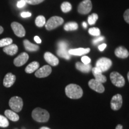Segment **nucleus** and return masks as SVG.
Wrapping results in <instances>:
<instances>
[{
    "label": "nucleus",
    "mask_w": 129,
    "mask_h": 129,
    "mask_svg": "<svg viewBox=\"0 0 129 129\" xmlns=\"http://www.w3.org/2000/svg\"><path fill=\"white\" fill-rule=\"evenodd\" d=\"M110 78L112 84L118 87H122L125 84V79L117 72H112L110 74Z\"/></svg>",
    "instance_id": "nucleus-6"
},
{
    "label": "nucleus",
    "mask_w": 129,
    "mask_h": 129,
    "mask_svg": "<svg viewBox=\"0 0 129 129\" xmlns=\"http://www.w3.org/2000/svg\"><path fill=\"white\" fill-rule=\"evenodd\" d=\"M16 81V76L12 73L6 74L3 81V84L6 87H10L14 84Z\"/></svg>",
    "instance_id": "nucleus-14"
},
{
    "label": "nucleus",
    "mask_w": 129,
    "mask_h": 129,
    "mask_svg": "<svg viewBox=\"0 0 129 129\" xmlns=\"http://www.w3.org/2000/svg\"><path fill=\"white\" fill-rule=\"evenodd\" d=\"M83 27L84 28H86L87 27V24L86 23H85V22H84L83 23Z\"/></svg>",
    "instance_id": "nucleus-41"
},
{
    "label": "nucleus",
    "mask_w": 129,
    "mask_h": 129,
    "mask_svg": "<svg viewBox=\"0 0 129 129\" xmlns=\"http://www.w3.org/2000/svg\"><path fill=\"white\" fill-rule=\"evenodd\" d=\"M11 26L14 33L15 34L16 36L19 37H23L26 34L25 29L24 27L18 22H14L11 24Z\"/></svg>",
    "instance_id": "nucleus-9"
},
{
    "label": "nucleus",
    "mask_w": 129,
    "mask_h": 129,
    "mask_svg": "<svg viewBox=\"0 0 129 129\" xmlns=\"http://www.w3.org/2000/svg\"><path fill=\"white\" fill-rule=\"evenodd\" d=\"M123 16H124V20L127 22V23L129 24V9H127L125 11Z\"/></svg>",
    "instance_id": "nucleus-34"
},
{
    "label": "nucleus",
    "mask_w": 129,
    "mask_h": 129,
    "mask_svg": "<svg viewBox=\"0 0 129 129\" xmlns=\"http://www.w3.org/2000/svg\"><path fill=\"white\" fill-rule=\"evenodd\" d=\"M115 129H122V125L121 124H118L116 127Z\"/></svg>",
    "instance_id": "nucleus-40"
},
{
    "label": "nucleus",
    "mask_w": 129,
    "mask_h": 129,
    "mask_svg": "<svg viewBox=\"0 0 129 129\" xmlns=\"http://www.w3.org/2000/svg\"><path fill=\"white\" fill-rule=\"evenodd\" d=\"M115 54L118 57L121 58V59H125V58L128 57L129 53L126 48L124 47L120 46L115 49Z\"/></svg>",
    "instance_id": "nucleus-16"
},
{
    "label": "nucleus",
    "mask_w": 129,
    "mask_h": 129,
    "mask_svg": "<svg viewBox=\"0 0 129 129\" xmlns=\"http://www.w3.org/2000/svg\"><path fill=\"white\" fill-rule=\"evenodd\" d=\"M3 51L9 55L13 56L17 53L18 51V47H17V45L12 44L9 46L4 47V48H3Z\"/></svg>",
    "instance_id": "nucleus-19"
},
{
    "label": "nucleus",
    "mask_w": 129,
    "mask_h": 129,
    "mask_svg": "<svg viewBox=\"0 0 129 129\" xmlns=\"http://www.w3.org/2000/svg\"><path fill=\"white\" fill-rule=\"evenodd\" d=\"M40 129H50V128L47 127H42L41 128H40Z\"/></svg>",
    "instance_id": "nucleus-43"
},
{
    "label": "nucleus",
    "mask_w": 129,
    "mask_h": 129,
    "mask_svg": "<svg viewBox=\"0 0 129 129\" xmlns=\"http://www.w3.org/2000/svg\"><path fill=\"white\" fill-rule=\"evenodd\" d=\"M23 103L22 99L20 97H12L9 101V106L11 109L15 112H19L23 108Z\"/></svg>",
    "instance_id": "nucleus-4"
},
{
    "label": "nucleus",
    "mask_w": 129,
    "mask_h": 129,
    "mask_svg": "<svg viewBox=\"0 0 129 129\" xmlns=\"http://www.w3.org/2000/svg\"><path fill=\"white\" fill-rule=\"evenodd\" d=\"M75 67L76 68L80 71L84 72V73H88L91 70L92 68H91V64H84L82 62H77L75 64Z\"/></svg>",
    "instance_id": "nucleus-18"
},
{
    "label": "nucleus",
    "mask_w": 129,
    "mask_h": 129,
    "mask_svg": "<svg viewBox=\"0 0 129 129\" xmlns=\"http://www.w3.org/2000/svg\"><path fill=\"white\" fill-rule=\"evenodd\" d=\"M57 54L59 57L64 58V59H70L71 54H69L67 49H63V48H58L57 50Z\"/></svg>",
    "instance_id": "nucleus-23"
},
{
    "label": "nucleus",
    "mask_w": 129,
    "mask_h": 129,
    "mask_svg": "<svg viewBox=\"0 0 129 129\" xmlns=\"http://www.w3.org/2000/svg\"><path fill=\"white\" fill-rule=\"evenodd\" d=\"M3 31H4V29H3L2 26H0V34H1L3 32Z\"/></svg>",
    "instance_id": "nucleus-42"
},
{
    "label": "nucleus",
    "mask_w": 129,
    "mask_h": 129,
    "mask_svg": "<svg viewBox=\"0 0 129 129\" xmlns=\"http://www.w3.org/2000/svg\"><path fill=\"white\" fill-rule=\"evenodd\" d=\"M21 16L23 18H26V17H29L31 16V13L30 12H22L21 13Z\"/></svg>",
    "instance_id": "nucleus-37"
},
{
    "label": "nucleus",
    "mask_w": 129,
    "mask_h": 129,
    "mask_svg": "<svg viewBox=\"0 0 129 129\" xmlns=\"http://www.w3.org/2000/svg\"><path fill=\"white\" fill-rule=\"evenodd\" d=\"M13 43V40L10 38H3V39L0 40V47H6L9 45L12 44Z\"/></svg>",
    "instance_id": "nucleus-27"
},
{
    "label": "nucleus",
    "mask_w": 129,
    "mask_h": 129,
    "mask_svg": "<svg viewBox=\"0 0 129 129\" xmlns=\"http://www.w3.org/2000/svg\"><path fill=\"white\" fill-rule=\"evenodd\" d=\"M58 48H63V49H68V44L67 42L64 41H59L57 44Z\"/></svg>",
    "instance_id": "nucleus-31"
},
{
    "label": "nucleus",
    "mask_w": 129,
    "mask_h": 129,
    "mask_svg": "<svg viewBox=\"0 0 129 129\" xmlns=\"http://www.w3.org/2000/svg\"><path fill=\"white\" fill-rule=\"evenodd\" d=\"M44 0H25L26 3L30 5H37L39 4L42 2H43Z\"/></svg>",
    "instance_id": "nucleus-32"
},
{
    "label": "nucleus",
    "mask_w": 129,
    "mask_h": 129,
    "mask_svg": "<svg viewBox=\"0 0 129 129\" xmlns=\"http://www.w3.org/2000/svg\"><path fill=\"white\" fill-rule=\"evenodd\" d=\"M32 117L35 121L39 122H46L48 121L50 118V114L45 109L40 108H37L32 112Z\"/></svg>",
    "instance_id": "nucleus-2"
},
{
    "label": "nucleus",
    "mask_w": 129,
    "mask_h": 129,
    "mask_svg": "<svg viewBox=\"0 0 129 129\" xmlns=\"http://www.w3.org/2000/svg\"><path fill=\"white\" fill-rule=\"evenodd\" d=\"M78 28V25L76 22H68L64 25V29L67 31H71V30H77Z\"/></svg>",
    "instance_id": "nucleus-24"
},
{
    "label": "nucleus",
    "mask_w": 129,
    "mask_h": 129,
    "mask_svg": "<svg viewBox=\"0 0 129 129\" xmlns=\"http://www.w3.org/2000/svg\"><path fill=\"white\" fill-rule=\"evenodd\" d=\"M63 22V19H62L61 17L53 16L48 19L47 22L46 23L45 26H46L47 30H51L62 25Z\"/></svg>",
    "instance_id": "nucleus-3"
},
{
    "label": "nucleus",
    "mask_w": 129,
    "mask_h": 129,
    "mask_svg": "<svg viewBox=\"0 0 129 129\" xmlns=\"http://www.w3.org/2000/svg\"><path fill=\"white\" fill-rule=\"evenodd\" d=\"M88 33L93 36H99L101 34V30L98 28H91L88 29Z\"/></svg>",
    "instance_id": "nucleus-30"
},
{
    "label": "nucleus",
    "mask_w": 129,
    "mask_h": 129,
    "mask_svg": "<svg viewBox=\"0 0 129 129\" xmlns=\"http://www.w3.org/2000/svg\"><path fill=\"white\" fill-rule=\"evenodd\" d=\"M44 57L45 60L48 64H50L51 66H53V67L57 66L59 63V59H57V57H56L54 54H53L50 52L45 53Z\"/></svg>",
    "instance_id": "nucleus-13"
},
{
    "label": "nucleus",
    "mask_w": 129,
    "mask_h": 129,
    "mask_svg": "<svg viewBox=\"0 0 129 129\" xmlns=\"http://www.w3.org/2000/svg\"><path fill=\"white\" fill-rule=\"evenodd\" d=\"M104 40V37H99L98 38H96L95 39L93 40V43L94 44H98V43H99L100 41H103Z\"/></svg>",
    "instance_id": "nucleus-36"
},
{
    "label": "nucleus",
    "mask_w": 129,
    "mask_h": 129,
    "mask_svg": "<svg viewBox=\"0 0 129 129\" xmlns=\"http://www.w3.org/2000/svg\"><path fill=\"white\" fill-rule=\"evenodd\" d=\"M88 85H89L90 88L94 90L98 93H104L105 91L104 86L103 85L102 83L96 80L95 79L90 80L88 82Z\"/></svg>",
    "instance_id": "nucleus-11"
},
{
    "label": "nucleus",
    "mask_w": 129,
    "mask_h": 129,
    "mask_svg": "<svg viewBox=\"0 0 129 129\" xmlns=\"http://www.w3.org/2000/svg\"><path fill=\"white\" fill-rule=\"evenodd\" d=\"M34 40L37 43H38V44H41V40L39 38V37L35 36L34 37Z\"/></svg>",
    "instance_id": "nucleus-39"
},
{
    "label": "nucleus",
    "mask_w": 129,
    "mask_h": 129,
    "mask_svg": "<svg viewBox=\"0 0 129 129\" xmlns=\"http://www.w3.org/2000/svg\"><path fill=\"white\" fill-rule=\"evenodd\" d=\"M112 64L111 59L106 57H101L97 60L96 67L98 68L100 71L104 72L108 71L110 68Z\"/></svg>",
    "instance_id": "nucleus-5"
},
{
    "label": "nucleus",
    "mask_w": 129,
    "mask_h": 129,
    "mask_svg": "<svg viewBox=\"0 0 129 129\" xmlns=\"http://www.w3.org/2000/svg\"><path fill=\"white\" fill-rule=\"evenodd\" d=\"M4 114L7 118H9L13 121H17L19 120V116L13 111L7 109L5 111Z\"/></svg>",
    "instance_id": "nucleus-22"
},
{
    "label": "nucleus",
    "mask_w": 129,
    "mask_h": 129,
    "mask_svg": "<svg viewBox=\"0 0 129 129\" xmlns=\"http://www.w3.org/2000/svg\"><path fill=\"white\" fill-rule=\"evenodd\" d=\"M26 4V3L25 0H20V1L17 2V6L19 8H23V7H25Z\"/></svg>",
    "instance_id": "nucleus-35"
},
{
    "label": "nucleus",
    "mask_w": 129,
    "mask_h": 129,
    "mask_svg": "<svg viewBox=\"0 0 129 129\" xmlns=\"http://www.w3.org/2000/svg\"><path fill=\"white\" fill-rule=\"evenodd\" d=\"M91 70H92V72L95 78V80L101 82L102 83H105L106 81V78L105 75H103L102 72L101 71H100L99 69L96 67L93 68L91 69Z\"/></svg>",
    "instance_id": "nucleus-15"
},
{
    "label": "nucleus",
    "mask_w": 129,
    "mask_h": 129,
    "mask_svg": "<svg viewBox=\"0 0 129 129\" xmlns=\"http://www.w3.org/2000/svg\"><path fill=\"white\" fill-rule=\"evenodd\" d=\"M106 47V44H102L100 45L99 47H98V48H99V50L101 51H104V50L105 49Z\"/></svg>",
    "instance_id": "nucleus-38"
},
{
    "label": "nucleus",
    "mask_w": 129,
    "mask_h": 129,
    "mask_svg": "<svg viewBox=\"0 0 129 129\" xmlns=\"http://www.w3.org/2000/svg\"><path fill=\"white\" fill-rule=\"evenodd\" d=\"M40 67V64L38 62H32L29 64L25 68V72L28 74H31L35 72Z\"/></svg>",
    "instance_id": "nucleus-21"
},
{
    "label": "nucleus",
    "mask_w": 129,
    "mask_h": 129,
    "mask_svg": "<svg viewBox=\"0 0 129 129\" xmlns=\"http://www.w3.org/2000/svg\"><path fill=\"white\" fill-rule=\"evenodd\" d=\"M72 9V6L68 2H63L61 5V10L63 13H68Z\"/></svg>",
    "instance_id": "nucleus-26"
},
{
    "label": "nucleus",
    "mask_w": 129,
    "mask_h": 129,
    "mask_svg": "<svg viewBox=\"0 0 129 129\" xmlns=\"http://www.w3.org/2000/svg\"><path fill=\"white\" fill-rule=\"evenodd\" d=\"M65 93L68 98L73 99H80L83 94V89L81 87L74 84H71L66 87Z\"/></svg>",
    "instance_id": "nucleus-1"
},
{
    "label": "nucleus",
    "mask_w": 129,
    "mask_h": 129,
    "mask_svg": "<svg viewBox=\"0 0 129 129\" xmlns=\"http://www.w3.org/2000/svg\"><path fill=\"white\" fill-rule=\"evenodd\" d=\"M46 18L43 16H39L35 19V25L38 27L41 28L46 25Z\"/></svg>",
    "instance_id": "nucleus-25"
},
{
    "label": "nucleus",
    "mask_w": 129,
    "mask_h": 129,
    "mask_svg": "<svg viewBox=\"0 0 129 129\" xmlns=\"http://www.w3.org/2000/svg\"><path fill=\"white\" fill-rule=\"evenodd\" d=\"M92 9V4L90 0H84L78 7V12L81 14H87L91 12Z\"/></svg>",
    "instance_id": "nucleus-7"
},
{
    "label": "nucleus",
    "mask_w": 129,
    "mask_h": 129,
    "mask_svg": "<svg viewBox=\"0 0 129 129\" xmlns=\"http://www.w3.org/2000/svg\"><path fill=\"white\" fill-rule=\"evenodd\" d=\"M29 59V55L26 53H22L20 54L16 57L14 60V64L16 67H21L25 64Z\"/></svg>",
    "instance_id": "nucleus-12"
},
{
    "label": "nucleus",
    "mask_w": 129,
    "mask_h": 129,
    "mask_svg": "<svg viewBox=\"0 0 129 129\" xmlns=\"http://www.w3.org/2000/svg\"><path fill=\"white\" fill-rule=\"evenodd\" d=\"M127 78H128V80L129 82V72H128V74H127Z\"/></svg>",
    "instance_id": "nucleus-44"
},
{
    "label": "nucleus",
    "mask_w": 129,
    "mask_h": 129,
    "mask_svg": "<svg viewBox=\"0 0 129 129\" xmlns=\"http://www.w3.org/2000/svg\"><path fill=\"white\" fill-rule=\"evenodd\" d=\"M82 63L84 64H90V62H91V59L88 56H83L81 58Z\"/></svg>",
    "instance_id": "nucleus-33"
},
{
    "label": "nucleus",
    "mask_w": 129,
    "mask_h": 129,
    "mask_svg": "<svg viewBox=\"0 0 129 129\" xmlns=\"http://www.w3.org/2000/svg\"><path fill=\"white\" fill-rule=\"evenodd\" d=\"M122 105V96L120 94L114 95L111 101V108L112 110L117 111L121 108Z\"/></svg>",
    "instance_id": "nucleus-8"
},
{
    "label": "nucleus",
    "mask_w": 129,
    "mask_h": 129,
    "mask_svg": "<svg viewBox=\"0 0 129 129\" xmlns=\"http://www.w3.org/2000/svg\"><path fill=\"white\" fill-rule=\"evenodd\" d=\"M9 122L7 117H5L4 116L0 115V127L5 128V127L9 126Z\"/></svg>",
    "instance_id": "nucleus-29"
},
{
    "label": "nucleus",
    "mask_w": 129,
    "mask_h": 129,
    "mask_svg": "<svg viewBox=\"0 0 129 129\" xmlns=\"http://www.w3.org/2000/svg\"><path fill=\"white\" fill-rule=\"evenodd\" d=\"M23 45L25 49L28 51H37L39 50V46L36 44H32L28 40L23 41Z\"/></svg>",
    "instance_id": "nucleus-20"
},
{
    "label": "nucleus",
    "mask_w": 129,
    "mask_h": 129,
    "mask_svg": "<svg viewBox=\"0 0 129 129\" xmlns=\"http://www.w3.org/2000/svg\"><path fill=\"white\" fill-rule=\"evenodd\" d=\"M98 19V15L96 13H93L91 15H90L88 17V23L89 25H94L96 21Z\"/></svg>",
    "instance_id": "nucleus-28"
},
{
    "label": "nucleus",
    "mask_w": 129,
    "mask_h": 129,
    "mask_svg": "<svg viewBox=\"0 0 129 129\" xmlns=\"http://www.w3.org/2000/svg\"><path fill=\"white\" fill-rule=\"evenodd\" d=\"M51 71L52 69L49 65H44L40 69H37L35 73V75L37 78H45L51 74Z\"/></svg>",
    "instance_id": "nucleus-10"
},
{
    "label": "nucleus",
    "mask_w": 129,
    "mask_h": 129,
    "mask_svg": "<svg viewBox=\"0 0 129 129\" xmlns=\"http://www.w3.org/2000/svg\"><path fill=\"white\" fill-rule=\"evenodd\" d=\"M90 49L89 48H75V49H70L68 50V52L71 55L74 56H82L84 54H87L90 52Z\"/></svg>",
    "instance_id": "nucleus-17"
}]
</instances>
